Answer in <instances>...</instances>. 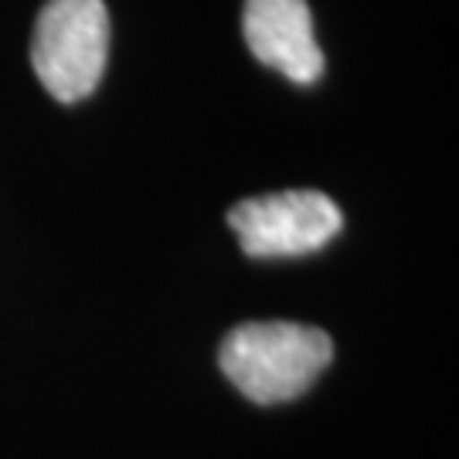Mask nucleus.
Returning a JSON list of instances; mask_svg holds the SVG:
<instances>
[{
    "instance_id": "1",
    "label": "nucleus",
    "mask_w": 459,
    "mask_h": 459,
    "mask_svg": "<svg viewBox=\"0 0 459 459\" xmlns=\"http://www.w3.org/2000/svg\"><path fill=\"white\" fill-rule=\"evenodd\" d=\"M333 361V341L307 324H242L221 341L218 364L255 405L293 402Z\"/></svg>"
},
{
    "instance_id": "2",
    "label": "nucleus",
    "mask_w": 459,
    "mask_h": 459,
    "mask_svg": "<svg viewBox=\"0 0 459 459\" xmlns=\"http://www.w3.org/2000/svg\"><path fill=\"white\" fill-rule=\"evenodd\" d=\"M109 62V11L102 0H48L38 14L31 65L58 102L96 92Z\"/></svg>"
},
{
    "instance_id": "3",
    "label": "nucleus",
    "mask_w": 459,
    "mask_h": 459,
    "mask_svg": "<svg viewBox=\"0 0 459 459\" xmlns=\"http://www.w3.org/2000/svg\"><path fill=\"white\" fill-rule=\"evenodd\" d=\"M229 225L252 259L307 255L333 242L344 214L324 191H279L246 197L229 212Z\"/></svg>"
},
{
    "instance_id": "4",
    "label": "nucleus",
    "mask_w": 459,
    "mask_h": 459,
    "mask_svg": "<svg viewBox=\"0 0 459 459\" xmlns=\"http://www.w3.org/2000/svg\"><path fill=\"white\" fill-rule=\"evenodd\" d=\"M242 31L248 51L290 82L313 85L324 75V51L307 0H246Z\"/></svg>"
}]
</instances>
